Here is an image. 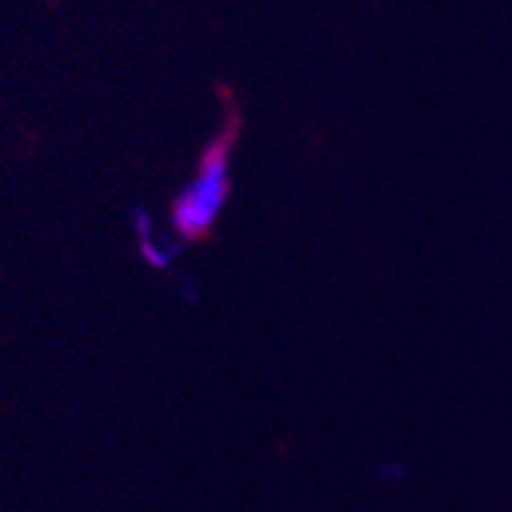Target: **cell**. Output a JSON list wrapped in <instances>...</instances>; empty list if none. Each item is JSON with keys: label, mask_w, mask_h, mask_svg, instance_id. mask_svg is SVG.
<instances>
[{"label": "cell", "mask_w": 512, "mask_h": 512, "mask_svg": "<svg viewBox=\"0 0 512 512\" xmlns=\"http://www.w3.org/2000/svg\"><path fill=\"white\" fill-rule=\"evenodd\" d=\"M240 111L227 105V120L224 129L206 145L197 163L194 181L184 188L175 203H172V224L175 230L191 243H200L212 234L218 215L227 206L230 197V157H234V145L240 138Z\"/></svg>", "instance_id": "1"}]
</instances>
